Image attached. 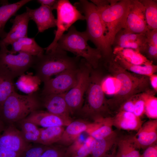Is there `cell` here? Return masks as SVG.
<instances>
[{
  "mask_svg": "<svg viewBox=\"0 0 157 157\" xmlns=\"http://www.w3.org/2000/svg\"><path fill=\"white\" fill-rule=\"evenodd\" d=\"M104 65L120 84L119 91L107 101L110 111H118L122 104L132 97L151 90L149 76L136 74L127 70L114 60L113 56Z\"/></svg>",
  "mask_w": 157,
  "mask_h": 157,
  "instance_id": "1",
  "label": "cell"
},
{
  "mask_svg": "<svg viewBox=\"0 0 157 157\" xmlns=\"http://www.w3.org/2000/svg\"><path fill=\"white\" fill-rule=\"evenodd\" d=\"M80 58L69 56L66 51L56 47L54 50L36 57L32 67L35 76L44 82L51 76L67 70L78 68Z\"/></svg>",
  "mask_w": 157,
  "mask_h": 157,
  "instance_id": "2",
  "label": "cell"
},
{
  "mask_svg": "<svg viewBox=\"0 0 157 157\" xmlns=\"http://www.w3.org/2000/svg\"><path fill=\"white\" fill-rule=\"evenodd\" d=\"M74 5L85 17L87 28L85 31L89 40L100 52L102 61L105 62L113 56V49L108 44L105 37L104 28L96 6L86 0H80Z\"/></svg>",
  "mask_w": 157,
  "mask_h": 157,
  "instance_id": "3",
  "label": "cell"
},
{
  "mask_svg": "<svg viewBox=\"0 0 157 157\" xmlns=\"http://www.w3.org/2000/svg\"><path fill=\"white\" fill-rule=\"evenodd\" d=\"M42 106L41 97L36 92L22 95L15 91L0 107V116L7 126L24 119Z\"/></svg>",
  "mask_w": 157,
  "mask_h": 157,
  "instance_id": "4",
  "label": "cell"
},
{
  "mask_svg": "<svg viewBox=\"0 0 157 157\" xmlns=\"http://www.w3.org/2000/svg\"><path fill=\"white\" fill-rule=\"evenodd\" d=\"M98 67L92 69L84 103L79 112L95 121L108 117L107 115L110 113L102 87L104 77Z\"/></svg>",
  "mask_w": 157,
  "mask_h": 157,
  "instance_id": "5",
  "label": "cell"
},
{
  "mask_svg": "<svg viewBox=\"0 0 157 157\" xmlns=\"http://www.w3.org/2000/svg\"><path fill=\"white\" fill-rule=\"evenodd\" d=\"M68 31L59 40L56 47L70 52L76 57L83 58L92 68H98L102 61V56L97 48L88 44L89 39L86 31H79L73 25Z\"/></svg>",
  "mask_w": 157,
  "mask_h": 157,
  "instance_id": "6",
  "label": "cell"
},
{
  "mask_svg": "<svg viewBox=\"0 0 157 157\" xmlns=\"http://www.w3.org/2000/svg\"><path fill=\"white\" fill-rule=\"evenodd\" d=\"M130 1L111 0L104 5L96 7L103 24L106 40L112 47L116 35L125 25Z\"/></svg>",
  "mask_w": 157,
  "mask_h": 157,
  "instance_id": "7",
  "label": "cell"
},
{
  "mask_svg": "<svg viewBox=\"0 0 157 157\" xmlns=\"http://www.w3.org/2000/svg\"><path fill=\"white\" fill-rule=\"evenodd\" d=\"M57 29L53 42L44 49L47 53L55 49L58 42L66 31L78 20H85L84 16L68 0H58L57 7Z\"/></svg>",
  "mask_w": 157,
  "mask_h": 157,
  "instance_id": "8",
  "label": "cell"
},
{
  "mask_svg": "<svg viewBox=\"0 0 157 157\" xmlns=\"http://www.w3.org/2000/svg\"><path fill=\"white\" fill-rule=\"evenodd\" d=\"M92 68L85 59L80 60L77 81L65 94V99L71 115L79 113L83 105V97L88 86Z\"/></svg>",
  "mask_w": 157,
  "mask_h": 157,
  "instance_id": "9",
  "label": "cell"
},
{
  "mask_svg": "<svg viewBox=\"0 0 157 157\" xmlns=\"http://www.w3.org/2000/svg\"><path fill=\"white\" fill-rule=\"evenodd\" d=\"M0 63L6 68L13 79L23 75L35 63L36 57L24 52L11 53L5 47H0Z\"/></svg>",
  "mask_w": 157,
  "mask_h": 157,
  "instance_id": "10",
  "label": "cell"
},
{
  "mask_svg": "<svg viewBox=\"0 0 157 157\" xmlns=\"http://www.w3.org/2000/svg\"><path fill=\"white\" fill-rule=\"evenodd\" d=\"M78 68L65 71L55 78H51L44 82L41 96L63 94L67 92L77 81Z\"/></svg>",
  "mask_w": 157,
  "mask_h": 157,
  "instance_id": "11",
  "label": "cell"
},
{
  "mask_svg": "<svg viewBox=\"0 0 157 157\" xmlns=\"http://www.w3.org/2000/svg\"><path fill=\"white\" fill-rule=\"evenodd\" d=\"M124 33L145 34L149 30L144 6L139 0H130Z\"/></svg>",
  "mask_w": 157,
  "mask_h": 157,
  "instance_id": "12",
  "label": "cell"
},
{
  "mask_svg": "<svg viewBox=\"0 0 157 157\" xmlns=\"http://www.w3.org/2000/svg\"><path fill=\"white\" fill-rule=\"evenodd\" d=\"M32 144L24 140L14 124L6 126L0 135V146L15 152L22 153Z\"/></svg>",
  "mask_w": 157,
  "mask_h": 157,
  "instance_id": "13",
  "label": "cell"
},
{
  "mask_svg": "<svg viewBox=\"0 0 157 157\" xmlns=\"http://www.w3.org/2000/svg\"><path fill=\"white\" fill-rule=\"evenodd\" d=\"M122 29L116 35L112 48L118 47L131 49L138 51L144 55L147 41L145 34L124 33Z\"/></svg>",
  "mask_w": 157,
  "mask_h": 157,
  "instance_id": "14",
  "label": "cell"
},
{
  "mask_svg": "<svg viewBox=\"0 0 157 157\" xmlns=\"http://www.w3.org/2000/svg\"><path fill=\"white\" fill-rule=\"evenodd\" d=\"M28 13L24 12L18 15L10 20L13 25L6 37L0 40V47H6L17 40L27 37L28 25L30 20Z\"/></svg>",
  "mask_w": 157,
  "mask_h": 157,
  "instance_id": "15",
  "label": "cell"
},
{
  "mask_svg": "<svg viewBox=\"0 0 157 157\" xmlns=\"http://www.w3.org/2000/svg\"><path fill=\"white\" fill-rule=\"evenodd\" d=\"M65 93L52 94L41 97L42 106L49 112L71 122L69 110L65 98Z\"/></svg>",
  "mask_w": 157,
  "mask_h": 157,
  "instance_id": "16",
  "label": "cell"
},
{
  "mask_svg": "<svg viewBox=\"0 0 157 157\" xmlns=\"http://www.w3.org/2000/svg\"><path fill=\"white\" fill-rule=\"evenodd\" d=\"M26 12L30 20L35 22L38 33H42L49 28L56 26V19L53 13L51 8L43 6L36 9H31L26 7Z\"/></svg>",
  "mask_w": 157,
  "mask_h": 157,
  "instance_id": "17",
  "label": "cell"
},
{
  "mask_svg": "<svg viewBox=\"0 0 157 157\" xmlns=\"http://www.w3.org/2000/svg\"><path fill=\"white\" fill-rule=\"evenodd\" d=\"M134 140L139 149H145L157 142V119L143 123L138 131Z\"/></svg>",
  "mask_w": 157,
  "mask_h": 157,
  "instance_id": "18",
  "label": "cell"
},
{
  "mask_svg": "<svg viewBox=\"0 0 157 157\" xmlns=\"http://www.w3.org/2000/svg\"><path fill=\"white\" fill-rule=\"evenodd\" d=\"M24 119L43 128L67 126L70 123L58 115L40 110L33 112Z\"/></svg>",
  "mask_w": 157,
  "mask_h": 157,
  "instance_id": "19",
  "label": "cell"
},
{
  "mask_svg": "<svg viewBox=\"0 0 157 157\" xmlns=\"http://www.w3.org/2000/svg\"><path fill=\"white\" fill-rule=\"evenodd\" d=\"M93 123L81 120L72 121L67 126L59 141L56 143L60 146L70 145L77 140L80 134L91 128Z\"/></svg>",
  "mask_w": 157,
  "mask_h": 157,
  "instance_id": "20",
  "label": "cell"
},
{
  "mask_svg": "<svg viewBox=\"0 0 157 157\" xmlns=\"http://www.w3.org/2000/svg\"><path fill=\"white\" fill-rule=\"evenodd\" d=\"M113 118V125L117 129L127 131H138L143 122L133 113L120 111Z\"/></svg>",
  "mask_w": 157,
  "mask_h": 157,
  "instance_id": "21",
  "label": "cell"
},
{
  "mask_svg": "<svg viewBox=\"0 0 157 157\" xmlns=\"http://www.w3.org/2000/svg\"><path fill=\"white\" fill-rule=\"evenodd\" d=\"M12 49L9 50L12 54L24 52L33 56L38 57L44 53V48L39 46L34 38L24 37L12 43Z\"/></svg>",
  "mask_w": 157,
  "mask_h": 157,
  "instance_id": "22",
  "label": "cell"
},
{
  "mask_svg": "<svg viewBox=\"0 0 157 157\" xmlns=\"http://www.w3.org/2000/svg\"><path fill=\"white\" fill-rule=\"evenodd\" d=\"M31 1V0H22L13 3H9L6 1H1L2 4L0 6V38L1 39L4 38L7 34L4 29L8 20L15 15L22 7Z\"/></svg>",
  "mask_w": 157,
  "mask_h": 157,
  "instance_id": "23",
  "label": "cell"
},
{
  "mask_svg": "<svg viewBox=\"0 0 157 157\" xmlns=\"http://www.w3.org/2000/svg\"><path fill=\"white\" fill-rule=\"evenodd\" d=\"M112 49L115 56L131 64L144 65L153 64L152 61L136 50L118 47H113Z\"/></svg>",
  "mask_w": 157,
  "mask_h": 157,
  "instance_id": "24",
  "label": "cell"
},
{
  "mask_svg": "<svg viewBox=\"0 0 157 157\" xmlns=\"http://www.w3.org/2000/svg\"><path fill=\"white\" fill-rule=\"evenodd\" d=\"M115 131L109 136L104 138H94L91 144L92 157H103L115 144L119 138Z\"/></svg>",
  "mask_w": 157,
  "mask_h": 157,
  "instance_id": "25",
  "label": "cell"
},
{
  "mask_svg": "<svg viewBox=\"0 0 157 157\" xmlns=\"http://www.w3.org/2000/svg\"><path fill=\"white\" fill-rule=\"evenodd\" d=\"M113 126L112 117H103L93 122L92 127L86 132L94 138H104L114 132Z\"/></svg>",
  "mask_w": 157,
  "mask_h": 157,
  "instance_id": "26",
  "label": "cell"
},
{
  "mask_svg": "<svg viewBox=\"0 0 157 157\" xmlns=\"http://www.w3.org/2000/svg\"><path fill=\"white\" fill-rule=\"evenodd\" d=\"M117 144L118 151L116 157H140L139 149L133 136L119 137Z\"/></svg>",
  "mask_w": 157,
  "mask_h": 157,
  "instance_id": "27",
  "label": "cell"
},
{
  "mask_svg": "<svg viewBox=\"0 0 157 157\" xmlns=\"http://www.w3.org/2000/svg\"><path fill=\"white\" fill-rule=\"evenodd\" d=\"M13 80L6 68L0 63V107L15 91Z\"/></svg>",
  "mask_w": 157,
  "mask_h": 157,
  "instance_id": "28",
  "label": "cell"
},
{
  "mask_svg": "<svg viewBox=\"0 0 157 157\" xmlns=\"http://www.w3.org/2000/svg\"><path fill=\"white\" fill-rule=\"evenodd\" d=\"M40 129V144L46 146L56 143L60 139L65 130L63 126H54Z\"/></svg>",
  "mask_w": 157,
  "mask_h": 157,
  "instance_id": "29",
  "label": "cell"
},
{
  "mask_svg": "<svg viewBox=\"0 0 157 157\" xmlns=\"http://www.w3.org/2000/svg\"><path fill=\"white\" fill-rule=\"evenodd\" d=\"M113 58L114 60L124 68L136 74L149 77L155 74L157 72V65L154 64L144 65H134L117 58L114 55Z\"/></svg>",
  "mask_w": 157,
  "mask_h": 157,
  "instance_id": "30",
  "label": "cell"
},
{
  "mask_svg": "<svg viewBox=\"0 0 157 157\" xmlns=\"http://www.w3.org/2000/svg\"><path fill=\"white\" fill-rule=\"evenodd\" d=\"M144 6L145 17L148 29L157 30V1L139 0Z\"/></svg>",
  "mask_w": 157,
  "mask_h": 157,
  "instance_id": "31",
  "label": "cell"
},
{
  "mask_svg": "<svg viewBox=\"0 0 157 157\" xmlns=\"http://www.w3.org/2000/svg\"><path fill=\"white\" fill-rule=\"evenodd\" d=\"M94 138L90 136L84 142L76 140L67 148V153L78 156L87 157L91 153V144Z\"/></svg>",
  "mask_w": 157,
  "mask_h": 157,
  "instance_id": "32",
  "label": "cell"
},
{
  "mask_svg": "<svg viewBox=\"0 0 157 157\" xmlns=\"http://www.w3.org/2000/svg\"><path fill=\"white\" fill-rule=\"evenodd\" d=\"M145 35L147 41L144 55L148 60L156 62L157 59V30H148Z\"/></svg>",
  "mask_w": 157,
  "mask_h": 157,
  "instance_id": "33",
  "label": "cell"
},
{
  "mask_svg": "<svg viewBox=\"0 0 157 157\" xmlns=\"http://www.w3.org/2000/svg\"><path fill=\"white\" fill-rule=\"evenodd\" d=\"M156 92H151L147 96L145 102L144 114L152 119H157V98L154 96Z\"/></svg>",
  "mask_w": 157,
  "mask_h": 157,
  "instance_id": "34",
  "label": "cell"
},
{
  "mask_svg": "<svg viewBox=\"0 0 157 157\" xmlns=\"http://www.w3.org/2000/svg\"><path fill=\"white\" fill-rule=\"evenodd\" d=\"M102 87L104 93L113 94L114 96L119 90L120 84L119 81L116 78L112 76H109L104 78Z\"/></svg>",
  "mask_w": 157,
  "mask_h": 157,
  "instance_id": "35",
  "label": "cell"
},
{
  "mask_svg": "<svg viewBox=\"0 0 157 157\" xmlns=\"http://www.w3.org/2000/svg\"><path fill=\"white\" fill-rule=\"evenodd\" d=\"M153 90H150L138 94L135 102L133 113L140 118L145 112V105L146 99L149 94Z\"/></svg>",
  "mask_w": 157,
  "mask_h": 157,
  "instance_id": "36",
  "label": "cell"
},
{
  "mask_svg": "<svg viewBox=\"0 0 157 157\" xmlns=\"http://www.w3.org/2000/svg\"><path fill=\"white\" fill-rule=\"evenodd\" d=\"M48 146L39 144H32L20 157H40Z\"/></svg>",
  "mask_w": 157,
  "mask_h": 157,
  "instance_id": "37",
  "label": "cell"
},
{
  "mask_svg": "<svg viewBox=\"0 0 157 157\" xmlns=\"http://www.w3.org/2000/svg\"><path fill=\"white\" fill-rule=\"evenodd\" d=\"M67 148L60 145L49 146L40 157H64Z\"/></svg>",
  "mask_w": 157,
  "mask_h": 157,
  "instance_id": "38",
  "label": "cell"
},
{
  "mask_svg": "<svg viewBox=\"0 0 157 157\" xmlns=\"http://www.w3.org/2000/svg\"><path fill=\"white\" fill-rule=\"evenodd\" d=\"M17 123L21 129V130L27 132H30L40 137V129L35 124L23 119Z\"/></svg>",
  "mask_w": 157,
  "mask_h": 157,
  "instance_id": "39",
  "label": "cell"
},
{
  "mask_svg": "<svg viewBox=\"0 0 157 157\" xmlns=\"http://www.w3.org/2000/svg\"><path fill=\"white\" fill-rule=\"evenodd\" d=\"M138 94L133 96L123 103L120 107L117 112L122 111L133 113L135 102Z\"/></svg>",
  "mask_w": 157,
  "mask_h": 157,
  "instance_id": "40",
  "label": "cell"
},
{
  "mask_svg": "<svg viewBox=\"0 0 157 157\" xmlns=\"http://www.w3.org/2000/svg\"><path fill=\"white\" fill-rule=\"evenodd\" d=\"M22 136L27 142L31 144H40V137L34 134L20 130Z\"/></svg>",
  "mask_w": 157,
  "mask_h": 157,
  "instance_id": "41",
  "label": "cell"
},
{
  "mask_svg": "<svg viewBox=\"0 0 157 157\" xmlns=\"http://www.w3.org/2000/svg\"><path fill=\"white\" fill-rule=\"evenodd\" d=\"M140 157H157V143H156L145 149Z\"/></svg>",
  "mask_w": 157,
  "mask_h": 157,
  "instance_id": "42",
  "label": "cell"
},
{
  "mask_svg": "<svg viewBox=\"0 0 157 157\" xmlns=\"http://www.w3.org/2000/svg\"><path fill=\"white\" fill-rule=\"evenodd\" d=\"M22 153L15 152L0 146V157H20Z\"/></svg>",
  "mask_w": 157,
  "mask_h": 157,
  "instance_id": "43",
  "label": "cell"
},
{
  "mask_svg": "<svg viewBox=\"0 0 157 157\" xmlns=\"http://www.w3.org/2000/svg\"><path fill=\"white\" fill-rule=\"evenodd\" d=\"M37 1L41 5L48 7L53 10L56 9L58 0H37Z\"/></svg>",
  "mask_w": 157,
  "mask_h": 157,
  "instance_id": "44",
  "label": "cell"
},
{
  "mask_svg": "<svg viewBox=\"0 0 157 157\" xmlns=\"http://www.w3.org/2000/svg\"><path fill=\"white\" fill-rule=\"evenodd\" d=\"M150 85L156 92L157 91V75L154 74L149 76Z\"/></svg>",
  "mask_w": 157,
  "mask_h": 157,
  "instance_id": "45",
  "label": "cell"
},
{
  "mask_svg": "<svg viewBox=\"0 0 157 157\" xmlns=\"http://www.w3.org/2000/svg\"><path fill=\"white\" fill-rule=\"evenodd\" d=\"M6 126L0 116V135L3 132Z\"/></svg>",
  "mask_w": 157,
  "mask_h": 157,
  "instance_id": "46",
  "label": "cell"
},
{
  "mask_svg": "<svg viewBox=\"0 0 157 157\" xmlns=\"http://www.w3.org/2000/svg\"><path fill=\"white\" fill-rule=\"evenodd\" d=\"M64 157H84L78 156L73 154H69L66 152L65 155Z\"/></svg>",
  "mask_w": 157,
  "mask_h": 157,
  "instance_id": "47",
  "label": "cell"
},
{
  "mask_svg": "<svg viewBox=\"0 0 157 157\" xmlns=\"http://www.w3.org/2000/svg\"><path fill=\"white\" fill-rule=\"evenodd\" d=\"M103 157H116V156H106Z\"/></svg>",
  "mask_w": 157,
  "mask_h": 157,
  "instance_id": "48",
  "label": "cell"
},
{
  "mask_svg": "<svg viewBox=\"0 0 157 157\" xmlns=\"http://www.w3.org/2000/svg\"><path fill=\"white\" fill-rule=\"evenodd\" d=\"M0 53H1V51H0Z\"/></svg>",
  "mask_w": 157,
  "mask_h": 157,
  "instance_id": "49",
  "label": "cell"
}]
</instances>
